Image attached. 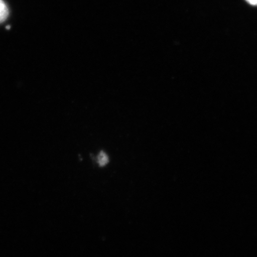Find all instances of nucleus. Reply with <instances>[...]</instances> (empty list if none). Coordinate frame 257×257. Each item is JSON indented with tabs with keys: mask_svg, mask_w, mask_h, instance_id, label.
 <instances>
[{
	"mask_svg": "<svg viewBox=\"0 0 257 257\" xmlns=\"http://www.w3.org/2000/svg\"><path fill=\"white\" fill-rule=\"evenodd\" d=\"M9 14L8 6L3 0H0V23H2L7 19Z\"/></svg>",
	"mask_w": 257,
	"mask_h": 257,
	"instance_id": "obj_1",
	"label": "nucleus"
},
{
	"mask_svg": "<svg viewBox=\"0 0 257 257\" xmlns=\"http://www.w3.org/2000/svg\"><path fill=\"white\" fill-rule=\"evenodd\" d=\"M109 162L107 154L104 152H101L97 156V163L99 166L104 167Z\"/></svg>",
	"mask_w": 257,
	"mask_h": 257,
	"instance_id": "obj_2",
	"label": "nucleus"
},
{
	"mask_svg": "<svg viewBox=\"0 0 257 257\" xmlns=\"http://www.w3.org/2000/svg\"><path fill=\"white\" fill-rule=\"evenodd\" d=\"M250 5L257 6V0H246Z\"/></svg>",
	"mask_w": 257,
	"mask_h": 257,
	"instance_id": "obj_3",
	"label": "nucleus"
}]
</instances>
